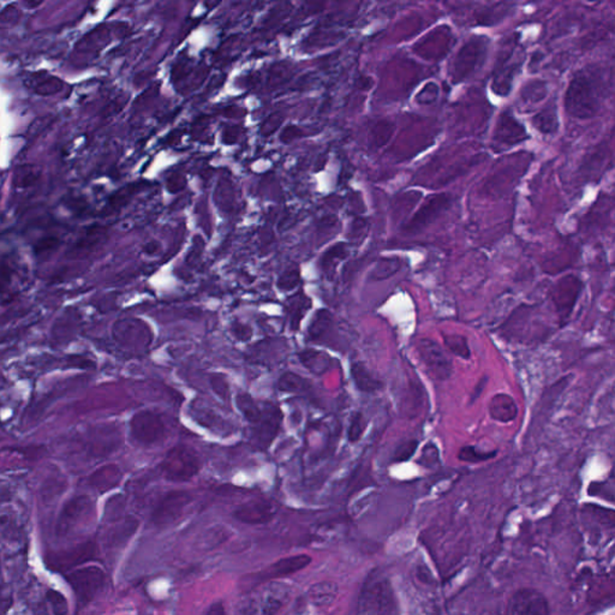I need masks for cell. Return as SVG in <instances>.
I'll return each mask as SVG.
<instances>
[{
    "label": "cell",
    "instance_id": "1",
    "mask_svg": "<svg viewBox=\"0 0 615 615\" xmlns=\"http://www.w3.org/2000/svg\"><path fill=\"white\" fill-rule=\"evenodd\" d=\"M397 602L390 578L382 570H373L362 584L357 615H393Z\"/></svg>",
    "mask_w": 615,
    "mask_h": 615
},
{
    "label": "cell",
    "instance_id": "2",
    "mask_svg": "<svg viewBox=\"0 0 615 615\" xmlns=\"http://www.w3.org/2000/svg\"><path fill=\"white\" fill-rule=\"evenodd\" d=\"M291 596L292 589L288 584L267 581L238 601L234 615H278Z\"/></svg>",
    "mask_w": 615,
    "mask_h": 615
},
{
    "label": "cell",
    "instance_id": "3",
    "mask_svg": "<svg viewBox=\"0 0 615 615\" xmlns=\"http://www.w3.org/2000/svg\"><path fill=\"white\" fill-rule=\"evenodd\" d=\"M160 470L166 480L187 482L199 471V454L190 446L177 445L166 454L160 464Z\"/></svg>",
    "mask_w": 615,
    "mask_h": 615
},
{
    "label": "cell",
    "instance_id": "4",
    "mask_svg": "<svg viewBox=\"0 0 615 615\" xmlns=\"http://www.w3.org/2000/svg\"><path fill=\"white\" fill-rule=\"evenodd\" d=\"M415 348L420 363L430 378L437 381H446L451 378L453 373V363L435 340L422 338L417 340Z\"/></svg>",
    "mask_w": 615,
    "mask_h": 615
},
{
    "label": "cell",
    "instance_id": "5",
    "mask_svg": "<svg viewBox=\"0 0 615 615\" xmlns=\"http://www.w3.org/2000/svg\"><path fill=\"white\" fill-rule=\"evenodd\" d=\"M598 97L594 94V85L588 75H578L570 85L566 93V108L576 117H591L596 111Z\"/></svg>",
    "mask_w": 615,
    "mask_h": 615
},
{
    "label": "cell",
    "instance_id": "6",
    "mask_svg": "<svg viewBox=\"0 0 615 615\" xmlns=\"http://www.w3.org/2000/svg\"><path fill=\"white\" fill-rule=\"evenodd\" d=\"M105 572L98 566H88L69 573V584L71 586L82 602L92 601L105 584Z\"/></svg>",
    "mask_w": 615,
    "mask_h": 615
},
{
    "label": "cell",
    "instance_id": "7",
    "mask_svg": "<svg viewBox=\"0 0 615 615\" xmlns=\"http://www.w3.org/2000/svg\"><path fill=\"white\" fill-rule=\"evenodd\" d=\"M192 497L188 492L174 490L162 497L152 514V522L155 526H167L177 522L182 517L184 509L190 504Z\"/></svg>",
    "mask_w": 615,
    "mask_h": 615
},
{
    "label": "cell",
    "instance_id": "8",
    "mask_svg": "<svg viewBox=\"0 0 615 615\" xmlns=\"http://www.w3.org/2000/svg\"><path fill=\"white\" fill-rule=\"evenodd\" d=\"M509 611L511 615H551L547 598L530 588L514 593L509 601Z\"/></svg>",
    "mask_w": 615,
    "mask_h": 615
},
{
    "label": "cell",
    "instance_id": "9",
    "mask_svg": "<svg viewBox=\"0 0 615 615\" xmlns=\"http://www.w3.org/2000/svg\"><path fill=\"white\" fill-rule=\"evenodd\" d=\"M581 286L583 285L581 281L576 276H566L559 283H556L552 292V301L556 306V313L563 321L569 320L570 315L572 314L573 308L576 306L581 291Z\"/></svg>",
    "mask_w": 615,
    "mask_h": 615
},
{
    "label": "cell",
    "instance_id": "10",
    "mask_svg": "<svg viewBox=\"0 0 615 615\" xmlns=\"http://www.w3.org/2000/svg\"><path fill=\"white\" fill-rule=\"evenodd\" d=\"M98 553L97 544L94 542H83L76 547L62 551V552L52 553L47 556V564L55 570H66L76 567L80 565L93 560Z\"/></svg>",
    "mask_w": 615,
    "mask_h": 615
},
{
    "label": "cell",
    "instance_id": "11",
    "mask_svg": "<svg viewBox=\"0 0 615 615\" xmlns=\"http://www.w3.org/2000/svg\"><path fill=\"white\" fill-rule=\"evenodd\" d=\"M132 432L137 441L150 445L162 439L165 425L157 413L145 410L132 417Z\"/></svg>",
    "mask_w": 615,
    "mask_h": 615
},
{
    "label": "cell",
    "instance_id": "12",
    "mask_svg": "<svg viewBox=\"0 0 615 615\" xmlns=\"http://www.w3.org/2000/svg\"><path fill=\"white\" fill-rule=\"evenodd\" d=\"M276 514V507L271 501L253 500L239 506L234 512L238 522L249 525H261L271 522Z\"/></svg>",
    "mask_w": 615,
    "mask_h": 615
},
{
    "label": "cell",
    "instance_id": "13",
    "mask_svg": "<svg viewBox=\"0 0 615 615\" xmlns=\"http://www.w3.org/2000/svg\"><path fill=\"white\" fill-rule=\"evenodd\" d=\"M311 563V558L306 554H298V556H289L271 564L267 570L257 574L260 581H273L276 578L286 577L290 574L298 572L301 570L306 569V566Z\"/></svg>",
    "mask_w": 615,
    "mask_h": 615
},
{
    "label": "cell",
    "instance_id": "14",
    "mask_svg": "<svg viewBox=\"0 0 615 615\" xmlns=\"http://www.w3.org/2000/svg\"><path fill=\"white\" fill-rule=\"evenodd\" d=\"M88 504L90 501L85 497H76L70 501L66 506L64 507L57 526H55V534L57 536H65L68 535L73 526L81 521L82 516L85 514V511L88 509Z\"/></svg>",
    "mask_w": 615,
    "mask_h": 615
},
{
    "label": "cell",
    "instance_id": "15",
    "mask_svg": "<svg viewBox=\"0 0 615 615\" xmlns=\"http://www.w3.org/2000/svg\"><path fill=\"white\" fill-rule=\"evenodd\" d=\"M119 334L123 335L125 340L124 343L137 348H148L153 340V333L150 328L146 323L137 320L123 321L122 325L119 323Z\"/></svg>",
    "mask_w": 615,
    "mask_h": 615
},
{
    "label": "cell",
    "instance_id": "16",
    "mask_svg": "<svg viewBox=\"0 0 615 615\" xmlns=\"http://www.w3.org/2000/svg\"><path fill=\"white\" fill-rule=\"evenodd\" d=\"M489 415L493 420L500 423H509L518 416V407L514 399L505 393H499L493 397L489 403Z\"/></svg>",
    "mask_w": 615,
    "mask_h": 615
},
{
    "label": "cell",
    "instance_id": "17",
    "mask_svg": "<svg viewBox=\"0 0 615 615\" xmlns=\"http://www.w3.org/2000/svg\"><path fill=\"white\" fill-rule=\"evenodd\" d=\"M105 236H106V229L104 227L98 225L90 226L71 246V249L69 251V256L76 259V257H81L83 255L88 254L90 251L93 250L95 246L102 242Z\"/></svg>",
    "mask_w": 615,
    "mask_h": 615
},
{
    "label": "cell",
    "instance_id": "18",
    "mask_svg": "<svg viewBox=\"0 0 615 615\" xmlns=\"http://www.w3.org/2000/svg\"><path fill=\"white\" fill-rule=\"evenodd\" d=\"M447 202L448 201H447L446 196H437V197H434V199L428 201L420 209V212L417 213L415 218L410 221V224L407 226V229L410 232H417L418 229L428 225L429 222L433 220L434 218L437 217V214L440 213V211L445 208Z\"/></svg>",
    "mask_w": 615,
    "mask_h": 615
},
{
    "label": "cell",
    "instance_id": "19",
    "mask_svg": "<svg viewBox=\"0 0 615 615\" xmlns=\"http://www.w3.org/2000/svg\"><path fill=\"white\" fill-rule=\"evenodd\" d=\"M339 594V588L333 581H320L308 590L310 602L315 606H330L334 602Z\"/></svg>",
    "mask_w": 615,
    "mask_h": 615
},
{
    "label": "cell",
    "instance_id": "20",
    "mask_svg": "<svg viewBox=\"0 0 615 615\" xmlns=\"http://www.w3.org/2000/svg\"><path fill=\"white\" fill-rule=\"evenodd\" d=\"M351 376L357 388L365 393H375L382 388V382L374 378L373 374L361 362L353 363Z\"/></svg>",
    "mask_w": 615,
    "mask_h": 615
},
{
    "label": "cell",
    "instance_id": "21",
    "mask_svg": "<svg viewBox=\"0 0 615 615\" xmlns=\"http://www.w3.org/2000/svg\"><path fill=\"white\" fill-rule=\"evenodd\" d=\"M28 85L35 93L41 95V97H51L55 94H58L64 90V82L60 80L59 77L51 76H38L29 77L28 78Z\"/></svg>",
    "mask_w": 615,
    "mask_h": 615
},
{
    "label": "cell",
    "instance_id": "22",
    "mask_svg": "<svg viewBox=\"0 0 615 615\" xmlns=\"http://www.w3.org/2000/svg\"><path fill=\"white\" fill-rule=\"evenodd\" d=\"M41 177V169L34 164H24L18 166L13 176V187L17 189H28L34 187Z\"/></svg>",
    "mask_w": 615,
    "mask_h": 615
},
{
    "label": "cell",
    "instance_id": "23",
    "mask_svg": "<svg viewBox=\"0 0 615 615\" xmlns=\"http://www.w3.org/2000/svg\"><path fill=\"white\" fill-rule=\"evenodd\" d=\"M499 120V127H497V140L499 143H516L518 141L525 139V132L522 127V124H518L516 120H512V123L507 127V120H506V115Z\"/></svg>",
    "mask_w": 615,
    "mask_h": 615
},
{
    "label": "cell",
    "instance_id": "24",
    "mask_svg": "<svg viewBox=\"0 0 615 615\" xmlns=\"http://www.w3.org/2000/svg\"><path fill=\"white\" fill-rule=\"evenodd\" d=\"M444 344L451 353L462 360H470L471 350L467 343V339L464 335L460 334H442Z\"/></svg>",
    "mask_w": 615,
    "mask_h": 615
},
{
    "label": "cell",
    "instance_id": "25",
    "mask_svg": "<svg viewBox=\"0 0 615 615\" xmlns=\"http://www.w3.org/2000/svg\"><path fill=\"white\" fill-rule=\"evenodd\" d=\"M299 358H301L302 365L314 373H323L330 365L328 357L323 353H318L316 350H306V351L299 353Z\"/></svg>",
    "mask_w": 615,
    "mask_h": 615
},
{
    "label": "cell",
    "instance_id": "26",
    "mask_svg": "<svg viewBox=\"0 0 615 615\" xmlns=\"http://www.w3.org/2000/svg\"><path fill=\"white\" fill-rule=\"evenodd\" d=\"M236 405L238 410L242 412L243 416L246 417V420H249L250 423H259L261 420L262 412L255 404L254 399L251 398L250 395L239 393L236 398Z\"/></svg>",
    "mask_w": 615,
    "mask_h": 615
},
{
    "label": "cell",
    "instance_id": "27",
    "mask_svg": "<svg viewBox=\"0 0 615 615\" xmlns=\"http://www.w3.org/2000/svg\"><path fill=\"white\" fill-rule=\"evenodd\" d=\"M279 388L285 392H303L309 390L310 383L297 374L286 373L279 380Z\"/></svg>",
    "mask_w": 615,
    "mask_h": 615
},
{
    "label": "cell",
    "instance_id": "28",
    "mask_svg": "<svg viewBox=\"0 0 615 615\" xmlns=\"http://www.w3.org/2000/svg\"><path fill=\"white\" fill-rule=\"evenodd\" d=\"M497 455V452H481L477 451L475 446H464L462 450L459 451L458 459L465 462H481L494 458Z\"/></svg>",
    "mask_w": 615,
    "mask_h": 615
},
{
    "label": "cell",
    "instance_id": "29",
    "mask_svg": "<svg viewBox=\"0 0 615 615\" xmlns=\"http://www.w3.org/2000/svg\"><path fill=\"white\" fill-rule=\"evenodd\" d=\"M332 323L331 314L327 310H318L311 320L309 326V334L311 338H318L327 331Z\"/></svg>",
    "mask_w": 615,
    "mask_h": 615
},
{
    "label": "cell",
    "instance_id": "30",
    "mask_svg": "<svg viewBox=\"0 0 615 615\" xmlns=\"http://www.w3.org/2000/svg\"><path fill=\"white\" fill-rule=\"evenodd\" d=\"M60 239L55 236H46L40 238L34 246V253L38 257H47L58 250L60 246Z\"/></svg>",
    "mask_w": 615,
    "mask_h": 615
},
{
    "label": "cell",
    "instance_id": "31",
    "mask_svg": "<svg viewBox=\"0 0 615 615\" xmlns=\"http://www.w3.org/2000/svg\"><path fill=\"white\" fill-rule=\"evenodd\" d=\"M399 268H400V262H399L398 259L383 260L379 264L378 268L374 271V281L387 279V278H390V276L395 274L399 271Z\"/></svg>",
    "mask_w": 615,
    "mask_h": 615
},
{
    "label": "cell",
    "instance_id": "32",
    "mask_svg": "<svg viewBox=\"0 0 615 615\" xmlns=\"http://www.w3.org/2000/svg\"><path fill=\"white\" fill-rule=\"evenodd\" d=\"M47 601L51 605L55 615H68V602L60 593L55 590H50L47 593Z\"/></svg>",
    "mask_w": 615,
    "mask_h": 615
},
{
    "label": "cell",
    "instance_id": "33",
    "mask_svg": "<svg viewBox=\"0 0 615 615\" xmlns=\"http://www.w3.org/2000/svg\"><path fill=\"white\" fill-rule=\"evenodd\" d=\"M365 430V417L361 412H357L353 417L351 425L348 428V440L351 442H357L361 440L362 435Z\"/></svg>",
    "mask_w": 615,
    "mask_h": 615
},
{
    "label": "cell",
    "instance_id": "34",
    "mask_svg": "<svg viewBox=\"0 0 615 615\" xmlns=\"http://www.w3.org/2000/svg\"><path fill=\"white\" fill-rule=\"evenodd\" d=\"M535 125L537 129H539L541 132H556V113H553V112H549V111H546V112H543V113H539L537 115V117L535 118Z\"/></svg>",
    "mask_w": 615,
    "mask_h": 615
},
{
    "label": "cell",
    "instance_id": "35",
    "mask_svg": "<svg viewBox=\"0 0 615 615\" xmlns=\"http://www.w3.org/2000/svg\"><path fill=\"white\" fill-rule=\"evenodd\" d=\"M417 447H418V441L417 440H407V441L402 444L395 451V462H407V460H409L416 452Z\"/></svg>",
    "mask_w": 615,
    "mask_h": 615
},
{
    "label": "cell",
    "instance_id": "36",
    "mask_svg": "<svg viewBox=\"0 0 615 615\" xmlns=\"http://www.w3.org/2000/svg\"><path fill=\"white\" fill-rule=\"evenodd\" d=\"M53 122H55V117L53 115H43L40 118L35 119L34 122L30 124L29 129H28V137L34 139L36 136L40 135L41 132H45L47 127H50Z\"/></svg>",
    "mask_w": 615,
    "mask_h": 615
},
{
    "label": "cell",
    "instance_id": "37",
    "mask_svg": "<svg viewBox=\"0 0 615 615\" xmlns=\"http://www.w3.org/2000/svg\"><path fill=\"white\" fill-rule=\"evenodd\" d=\"M298 281H299L298 271L290 269V271H285L284 274L281 276V279L278 281V288L281 291H290L297 286Z\"/></svg>",
    "mask_w": 615,
    "mask_h": 615
},
{
    "label": "cell",
    "instance_id": "38",
    "mask_svg": "<svg viewBox=\"0 0 615 615\" xmlns=\"http://www.w3.org/2000/svg\"><path fill=\"white\" fill-rule=\"evenodd\" d=\"M211 385L215 393L224 400H229V383L226 381L225 378H222L221 375H212L211 378Z\"/></svg>",
    "mask_w": 615,
    "mask_h": 615
},
{
    "label": "cell",
    "instance_id": "39",
    "mask_svg": "<svg viewBox=\"0 0 615 615\" xmlns=\"http://www.w3.org/2000/svg\"><path fill=\"white\" fill-rule=\"evenodd\" d=\"M18 18H20V13H18L17 8L13 5L6 6L0 13V23H4V24H15L18 21Z\"/></svg>",
    "mask_w": 615,
    "mask_h": 615
},
{
    "label": "cell",
    "instance_id": "40",
    "mask_svg": "<svg viewBox=\"0 0 615 615\" xmlns=\"http://www.w3.org/2000/svg\"><path fill=\"white\" fill-rule=\"evenodd\" d=\"M13 278V271L8 263L0 261V292H3L9 286Z\"/></svg>",
    "mask_w": 615,
    "mask_h": 615
},
{
    "label": "cell",
    "instance_id": "41",
    "mask_svg": "<svg viewBox=\"0 0 615 615\" xmlns=\"http://www.w3.org/2000/svg\"><path fill=\"white\" fill-rule=\"evenodd\" d=\"M231 331L234 333V337L239 340H249L251 338V335H253L250 327L246 326V325H242V323H234V325H232Z\"/></svg>",
    "mask_w": 615,
    "mask_h": 615
},
{
    "label": "cell",
    "instance_id": "42",
    "mask_svg": "<svg viewBox=\"0 0 615 615\" xmlns=\"http://www.w3.org/2000/svg\"><path fill=\"white\" fill-rule=\"evenodd\" d=\"M204 615H227L226 614L225 608L222 606V603L221 602H215L213 603L212 606L209 607L207 612H206V614Z\"/></svg>",
    "mask_w": 615,
    "mask_h": 615
},
{
    "label": "cell",
    "instance_id": "43",
    "mask_svg": "<svg viewBox=\"0 0 615 615\" xmlns=\"http://www.w3.org/2000/svg\"><path fill=\"white\" fill-rule=\"evenodd\" d=\"M486 383H487V378L484 376L483 379H481L479 383H477V386L475 387V390L472 392V395H471V399H472V402H475L476 399L480 397L481 393H482V390H483L484 386H486Z\"/></svg>",
    "mask_w": 615,
    "mask_h": 615
},
{
    "label": "cell",
    "instance_id": "44",
    "mask_svg": "<svg viewBox=\"0 0 615 615\" xmlns=\"http://www.w3.org/2000/svg\"><path fill=\"white\" fill-rule=\"evenodd\" d=\"M41 4H43V1H24V5H26L27 8H29V9L38 8Z\"/></svg>",
    "mask_w": 615,
    "mask_h": 615
}]
</instances>
